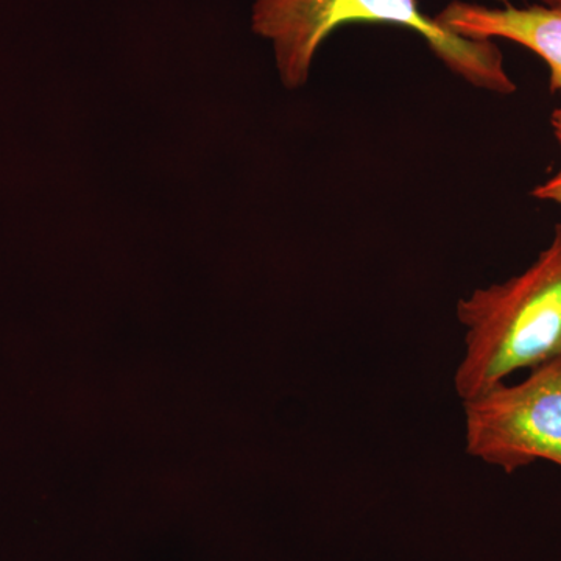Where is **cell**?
<instances>
[{"label":"cell","instance_id":"6da1fadb","mask_svg":"<svg viewBox=\"0 0 561 561\" xmlns=\"http://www.w3.org/2000/svg\"><path fill=\"white\" fill-rule=\"evenodd\" d=\"M386 24L408 28L435 58L478 90L511 95L516 83L496 41L457 35L420 9L419 0H256L254 33L271 41L280 81L287 90L305 87L317 51L343 25Z\"/></svg>","mask_w":561,"mask_h":561},{"label":"cell","instance_id":"7a4b0ae2","mask_svg":"<svg viewBox=\"0 0 561 561\" xmlns=\"http://www.w3.org/2000/svg\"><path fill=\"white\" fill-rule=\"evenodd\" d=\"M465 353L454 373L461 401L561 356V221L526 271L457 302Z\"/></svg>","mask_w":561,"mask_h":561},{"label":"cell","instance_id":"3957f363","mask_svg":"<svg viewBox=\"0 0 561 561\" xmlns=\"http://www.w3.org/2000/svg\"><path fill=\"white\" fill-rule=\"evenodd\" d=\"M461 404L465 448L474 459L507 474L540 460L561 467V356Z\"/></svg>","mask_w":561,"mask_h":561},{"label":"cell","instance_id":"277c9868","mask_svg":"<svg viewBox=\"0 0 561 561\" xmlns=\"http://www.w3.org/2000/svg\"><path fill=\"white\" fill-rule=\"evenodd\" d=\"M446 28L471 39H505L534 51L549 69V84L561 101V9L535 3L529 7H486L453 0L435 16ZM551 125H561V103Z\"/></svg>","mask_w":561,"mask_h":561},{"label":"cell","instance_id":"5b68a950","mask_svg":"<svg viewBox=\"0 0 561 561\" xmlns=\"http://www.w3.org/2000/svg\"><path fill=\"white\" fill-rule=\"evenodd\" d=\"M552 130L553 138H556L557 144H559L561 154V125H553ZM531 195H534L537 201L553 203V205L560 206L561 208V162L559 169H557L548 180L535 186V190L531 191Z\"/></svg>","mask_w":561,"mask_h":561},{"label":"cell","instance_id":"8992f818","mask_svg":"<svg viewBox=\"0 0 561 561\" xmlns=\"http://www.w3.org/2000/svg\"><path fill=\"white\" fill-rule=\"evenodd\" d=\"M538 3H541V5L556 7V9H561V0H538Z\"/></svg>","mask_w":561,"mask_h":561}]
</instances>
